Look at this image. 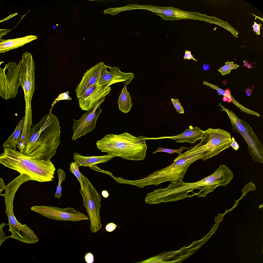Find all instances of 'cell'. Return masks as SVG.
<instances>
[{
  "label": "cell",
  "mask_w": 263,
  "mask_h": 263,
  "mask_svg": "<svg viewBox=\"0 0 263 263\" xmlns=\"http://www.w3.org/2000/svg\"><path fill=\"white\" fill-rule=\"evenodd\" d=\"M60 132L57 116L52 113L46 115L32 128L28 143L22 153L34 159L50 160L61 143Z\"/></svg>",
  "instance_id": "cell-1"
},
{
  "label": "cell",
  "mask_w": 263,
  "mask_h": 263,
  "mask_svg": "<svg viewBox=\"0 0 263 263\" xmlns=\"http://www.w3.org/2000/svg\"><path fill=\"white\" fill-rule=\"evenodd\" d=\"M0 163L20 174H26L32 180L43 182L52 181L54 178L56 169L50 160L34 159L10 148H4Z\"/></svg>",
  "instance_id": "cell-2"
},
{
  "label": "cell",
  "mask_w": 263,
  "mask_h": 263,
  "mask_svg": "<svg viewBox=\"0 0 263 263\" xmlns=\"http://www.w3.org/2000/svg\"><path fill=\"white\" fill-rule=\"evenodd\" d=\"M96 144L102 152L134 161L144 159L147 148L144 136L137 137L127 132L119 135H106L97 141Z\"/></svg>",
  "instance_id": "cell-3"
},
{
  "label": "cell",
  "mask_w": 263,
  "mask_h": 263,
  "mask_svg": "<svg viewBox=\"0 0 263 263\" xmlns=\"http://www.w3.org/2000/svg\"><path fill=\"white\" fill-rule=\"evenodd\" d=\"M204 156L203 154L190 156L179 155L170 165L140 179V185L144 187L149 185L156 186L166 182H172L183 181L190 166L198 159H203Z\"/></svg>",
  "instance_id": "cell-4"
},
{
  "label": "cell",
  "mask_w": 263,
  "mask_h": 263,
  "mask_svg": "<svg viewBox=\"0 0 263 263\" xmlns=\"http://www.w3.org/2000/svg\"><path fill=\"white\" fill-rule=\"evenodd\" d=\"M200 142L182 155L190 156L203 154V161L219 154L231 146L230 134L223 129L209 128L205 131Z\"/></svg>",
  "instance_id": "cell-5"
},
{
  "label": "cell",
  "mask_w": 263,
  "mask_h": 263,
  "mask_svg": "<svg viewBox=\"0 0 263 263\" xmlns=\"http://www.w3.org/2000/svg\"><path fill=\"white\" fill-rule=\"evenodd\" d=\"M80 175L81 189L79 192L90 220V230L95 233L102 228L100 215L101 198L88 179L81 173Z\"/></svg>",
  "instance_id": "cell-6"
},
{
  "label": "cell",
  "mask_w": 263,
  "mask_h": 263,
  "mask_svg": "<svg viewBox=\"0 0 263 263\" xmlns=\"http://www.w3.org/2000/svg\"><path fill=\"white\" fill-rule=\"evenodd\" d=\"M220 105L222 108V110L227 114L233 131L240 134L246 142L249 153L254 161L263 163V146L252 129L247 123L237 117L231 110L220 104Z\"/></svg>",
  "instance_id": "cell-7"
},
{
  "label": "cell",
  "mask_w": 263,
  "mask_h": 263,
  "mask_svg": "<svg viewBox=\"0 0 263 263\" xmlns=\"http://www.w3.org/2000/svg\"><path fill=\"white\" fill-rule=\"evenodd\" d=\"M23 69L22 61H11L0 68V96L7 100L16 96L20 86Z\"/></svg>",
  "instance_id": "cell-8"
},
{
  "label": "cell",
  "mask_w": 263,
  "mask_h": 263,
  "mask_svg": "<svg viewBox=\"0 0 263 263\" xmlns=\"http://www.w3.org/2000/svg\"><path fill=\"white\" fill-rule=\"evenodd\" d=\"M23 71L20 86L23 88L25 102V110H32L31 101L35 89V65L32 54L25 52L21 60Z\"/></svg>",
  "instance_id": "cell-9"
},
{
  "label": "cell",
  "mask_w": 263,
  "mask_h": 263,
  "mask_svg": "<svg viewBox=\"0 0 263 263\" xmlns=\"http://www.w3.org/2000/svg\"><path fill=\"white\" fill-rule=\"evenodd\" d=\"M31 210L42 216L56 221L76 222L89 220L84 213L70 207L61 208L50 206H34L31 207Z\"/></svg>",
  "instance_id": "cell-10"
},
{
  "label": "cell",
  "mask_w": 263,
  "mask_h": 263,
  "mask_svg": "<svg viewBox=\"0 0 263 263\" xmlns=\"http://www.w3.org/2000/svg\"><path fill=\"white\" fill-rule=\"evenodd\" d=\"M143 8L148 9L160 16L163 20L174 21L182 19L199 20L208 22L209 17L199 12L183 11L172 7L144 6Z\"/></svg>",
  "instance_id": "cell-11"
},
{
  "label": "cell",
  "mask_w": 263,
  "mask_h": 263,
  "mask_svg": "<svg viewBox=\"0 0 263 263\" xmlns=\"http://www.w3.org/2000/svg\"><path fill=\"white\" fill-rule=\"evenodd\" d=\"M105 97L102 98L93 109L83 114L77 120H74L72 127L73 132L72 139L74 140L92 131L95 127L98 118L102 112L100 107L104 101Z\"/></svg>",
  "instance_id": "cell-12"
},
{
  "label": "cell",
  "mask_w": 263,
  "mask_h": 263,
  "mask_svg": "<svg viewBox=\"0 0 263 263\" xmlns=\"http://www.w3.org/2000/svg\"><path fill=\"white\" fill-rule=\"evenodd\" d=\"M134 75L132 73L122 72L118 67H109L105 64L101 71L99 83L104 88L119 82H123L126 86L132 81Z\"/></svg>",
  "instance_id": "cell-13"
},
{
  "label": "cell",
  "mask_w": 263,
  "mask_h": 263,
  "mask_svg": "<svg viewBox=\"0 0 263 263\" xmlns=\"http://www.w3.org/2000/svg\"><path fill=\"white\" fill-rule=\"evenodd\" d=\"M105 64L102 62H99L87 70L84 73L75 89L77 99L80 97L91 86L99 83L101 71Z\"/></svg>",
  "instance_id": "cell-14"
},
{
  "label": "cell",
  "mask_w": 263,
  "mask_h": 263,
  "mask_svg": "<svg viewBox=\"0 0 263 263\" xmlns=\"http://www.w3.org/2000/svg\"><path fill=\"white\" fill-rule=\"evenodd\" d=\"M111 90L110 87H103L86 96L78 98L79 107L83 110L88 111L95 107L99 101L106 97Z\"/></svg>",
  "instance_id": "cell-15"
},
{
  "label": "cell",
  "mask_w": 263,
  "mask_h": 263,
  "mask_svg": "<svg viewBox=\"0 0 263 263\" xmlns=\"http://www.w3.org/2000/svg\"><path fill=\"white\" fill-rule=\"evenodd\" d=\"M204 132L205 131L202 130L199 127L195 126L193 127L191 126L189 129H186L183 133L176 136L149 138V139L168 138L175 140L177 143L188 142L191 144H195L196 141L202 139Z\"/></svg>",
  "instance_id": "cell-16"
},
{
  "label": "cell",
  "mask_w": 263,
  "mask_h": 263,
  "mask_svg": "<svg viewBox=\"0 0 263 263\" xmlns=\"http://www.w3.org/2000/svg\"><path fill=\"white\" fill-rule=\"evenodd\" d=\"M30 180L32 179L28 175L20 174L6 186L5 193L1 195L5 198L6 206H13L14 195L18 189L23 183Z\"/></svg>",
  "instance_id": "cell-17"
},
{
  "label": "cell",
  "mask_w": 263,
  "mask_h": 263,
  "mask_svg": "<svg viewBox=\"0 0 263 263\" xmlns=\"http://www.w3.org/2000/svg\"><path fill=\"white\" fill-rule=\"evenodd\" d=\"M118 157L117 155L109 154L98 156H82L77 153H74L73 158L79 166L91 167L97 164L105 163L111 160L112 158Z\"/></svg>",
  "instance_id": "cell-18"
},
{
  "label": "cell",
  "mask_w": 263,
  "mask_h": 263,
  "mask_svg": "<svg viewBox=\"0 0 263 263\" xmlns=\"http://www.w3.org/2000/svg\"><path fill=\"white\" fill-rule=\"evenodd\" d=\"M37 38L36 36L28 35L25 37L13 39H0V53H4L11 50L22 46L25 44Z\"/></svg>",
  "instance_id": "cell-19"
},
{
  "label": "cell",
  "mask_w": 263,
  "mask_h": 263,
  "mask_svg": "<svg viewBox=\"0 0 263 263\" xmlns=\"http://www.w3.org/2000/svg\"><path fill=\"white\" fill-rule=\"evenodd\" d=\"M24 119V116L18 123L13 134L3 144L2 147L4 148H10L16 150L17 148Z\"/></svg>",
  "instance_id": "cell-20"
},
{
  "label": "cell",
  "mask_w": 263,
  "mask_h": 263,
  "mask_svg": "<svg viewBox=\"0 0 263 263\" xmlns=\"http://www.w3.org/2000/svg\"><path fill=\"white\" fill-rule=\"evenodd\" d=\"M118 102L119 110L127 113L130 110L132 106V99L129 93L127 91L126 86H125L119 97Z\"/></svg>",
  "instance_id": "cell-21"
},
{
  "label": "cell",
  "mask_w": 263,
  "mask_h": 263,
  "mask_svg": "<svg viewBox=\"0 0 263 263\" xmlns=\"http://www.w3.org/2000/svg\"><path fill=\"white\" fill-rule=\"evenodd\" d=\"M57 172L58 175L59 181L55 193V197L59 199L60 198L62 195L61 183L62 181L65 179L66 174L63 170L61 168L58 169L57 170Z\"/></svg>",
  "instance_id": "cell-22"
},
{
  "label": "cell",
  "mask_w": 263,
  "mask_h": 263,
  "mask_svg": "<svg viewBox=\"0 0 263 263\" xmlns=\"http://www.w3.org/2000/svg\"><path fill=\"white\" fill-rule=\"evenodd\" d=\"M239 66L237 64H234V62L227 61L225 63L224 66L221 67L218 70L222 75L224 76L229 73L231 70L236 69Z\"/></svg>",
  "instance_id": "cell-23"
},
{
  "label": "cell",
  "mask_w": 263,
  "mask_h": 263,
  "mask_svg": "<svg viewBox=\"0 0 263 263\" xmlns=\"http://www.w3.org/2000/svg\"><path fill=\"white\" fill-rule=\"evenodd\" d=\"M203 83L204 84L218 91V93L219 94L224 95L227 97L228 98L230 99L231 100V101H232L233 103L237 106L239 105V103H238L234 99H233V98H232L233 97L231 96V95H229L227 93L225 92V90L219 88L215 85H213L205 81H204Z\"/></svg>",
  "instance_id": "cell-24"
},
{
  "label": "cell",
  "mask_w": 263,
  "mask_h": 263,
  "mask_svg": "<svg viewBox=\"0 0 263 263\" xmlns=\"http://www.w3.org/2000/svg\"><path fill=\"white\" fill-rule=\"evenodd\" d=\"M192 147H186L184 146H182L180 148L178 149H166L164 148H162L161 147H159L158 148L156 151L153 152V154H154L156 153L160 152H163L168 153L171 154L174 153H176L178 154V155H179L182 154V151L183 150L189 149L192 148Z\"/></svg>",
  "instance_id": "cell-25"
},
{
  "label": "cell",
  "mask_w": 263,
  "mask_h": 263,
  "mask_svg": "<svg viewBox=\"0 0 263 263\" xmlns=\"http://www.w3.org/2000/svg\"><path fill=\"white\" fill-rule=\"evenodd\" d=\"M79 166L75 162L70 164V171L77 178L80 184H81V173L79 170Z\"/></svg>",
  "instance_id": "cell-26"
},
{
  "label": "cell",
  "mask_w": 263,
  "mask_h": 263,
  "mask_svg": "<svg viewBox=\"0 0 263 263\" xmlns=\"http://www.w3.org/2000/svg\"><path fill=\"white\" fill-rule=\"evenodd\" d=\"M69 92L68 91L60 94L58 97L55 99V100L53 102L51 105V108L50 109L49 113H51V110L52 108L54 105L58 101L62 100H71V98L69 96Z\"/></svg>",
  "instance_id": "cell-27"
},
{
  "label": "cell",
  "mask_w": 263,
  "mask_h": 263,
  "mask_svg": "<svg viewBox=\"0 0 263 263\" xmlns=\"http://www.w3.org/2000/svg\"><path fill=\"white\" fill-rule=\"evenodd\" d=\"M171 100L172 102L174 105V108L176 109V112H178L179 114H184V109L179 99L171 98Z\"/></svg>",
  "instance_id": "cell-28"
},
{
  "label": "cell",
  "mask_w": 263,
  "mask_h": 263,
  "mask_svg": "<svg viewBox=\"0 0 263 263\" xmlns=\"http://www.w3.org/2000/svg\"><path fill=\"white\" fill-rule=\"evenodd\" d=\"M256 189V186L252 182H249L245 186L242 190V191L243 193L242 198H243L244 196L246 195L247 193L249 191H255V190Z\"/></svg>",
  "instance_id": "cell-29"
},
{
  "label": "cell",
  "mask_w": 263,
  "mask_h": 263,
  "mask_svg": "<svg viewBox=\"0 0 263 263\" xmlns=\"http://www.w3.org/2000/svg\"><path fill=\"white\" fill-rule=\"evenodd\" d=\"M6 225L5 223H3L1 224L0 226V246H1L3 242L6 239L8 238H10V236L8 237H6L4 234L3 232V229L4 226Z\"/></svg>",
  "instance_id": "cell-30"
},
{
  "label": "cell",
  "mask_w": 263,
  "mask_h": 263,
  "mask_svg": "<svg viewBox=\"0 0 263 263\" xmlns=\"http://www.w3.org/2000/svg\"><path fill=\"white\" fill-rule=\"evenodd\" d=\"M84 259L87 263H92L94 261L93 255L91 252L87 253L84 256Z\"/></svg>",
  "instance_id": "cell-31"
},
{
  "label": "cell",
  "mask_w": 263,
  "mask_h": 263,
  "mask_svg": "<svg viewBox=\"0 0 263 263\" xmlns=\"http://www.w3.org/2000/svg\"><path fill=\"white\" fill-rule=\"evenodd\" d=\"M116 227L117 225L115 224L112 223H110L106 225L105 227V229L107 231L110 232L114 231L116 229Z\"/></svg>",
  "instance_id": "cell-32"
},
{
  "label": "cell",
  "mask_w": 263,
  "mask_h": 263,
  "mask_svg": "<svg viewBox=\"0 0 263 263\" xmlns=\"http://www.w3.org/2000/svg\"><path fill=\"white\" fill-rule=\"evenodd\" d=\"M184 59H192L194 61H197V60L193 58V56L192 55L191 53V51L188 50H185L184 56L183 57Z\"/></svg>",
  "instance_id": "cell-33"
},
{
  "label": "cell",
  "mask_w": 263,
  "mask_h": 263,
  "mask_svg": "<svg viewBox=\"0 0 263 263\" xmlns=\"http://www.w3.org/2000/svg\"><path fill=\"white\" fill-rule=\"evenodd\" d=\"M254 22V25H252V27L253 28V31H255L257 34L260 35V28L262 24H258L256 22Z\"/></svg>",
  "instance_id": "cell-34"
},
{
  "label": "cell",
  "mask_w": 263,
  "mask_h": 263,
  "mask_svg": "<svg viewBox=\"0 0 263 263\" xmlns=\"http://www.w3.org/2000/svg\"><path fill=\"white\" fill-rule=\"evenodd\" d=\"M231 146L235 151H237L239 149V146L235 140V139L233 137L231 138Z\"/></svg>",
  "instance_id": "cell-35"
},
{
  "label": "cell",
  "mask_w": 263,
  "mask_h": 263,
  "mask_svg": "<svg viewBox=\"0 0 263 263\" xmlns=\"http://www.w3.org/2000/svg\"><path fill=\"white\" fill-rule=\"evenodd\" d=\"M6 186L4 183V182L3 179L1 178H0V195H1V192L4 190L5 189Z\"/></svg>",
  "instance_id": "cell-36"
},
{
  "label": "cell",
  "mask_w": 263,
  "mask_h": 263,
  "mask_svg": "<svg viewBox=\"0 0 263 263\" xmlns=\"http://www.w3.org/2000/svg\"><path fill=\"white\" fill-rule=\"evenodd\" d=\"M101 194L103 197L105 198H107L109 195L108 192L105 190L102 191Z\"/></svg>",
  "instance_id": "cell-37"
},
{
  "label": "cell",
  "mask_w": 263,
  "mask_h": 263,
  "mask_svg": "<svg viewBox=\"0 0 263 263\" xmlns=\"http://www.w3.org/2000/svg\"><path fill=\"white\" fill-rule=\"evenodd\" d=\"M203 68L204 70H207L210 68V66L209 64L207 63H205L203 64Z\"/></svg>",
  "instance_id": "cell-38"
},
{
  "label": "cell",
  "mask_w": 263,
  "mask_h": 263,
  "mask_svg": "<svg viewBox=\"0 0 263 263\" xmlns=\"http://www.w3.org/2000/svg\"><path fill=\"white\" fill-rule=\"evenodd\" d=\"M226 92L229 95H231L230 91L228 89H226L225 90Z\"/></svg>",
  "instance_id": "cell-39"
},
{
  "label": "cell",
  "mask_w": 263,
  "mask_h": 263,
  "mask_svg": "<svg viewBox=\"0 0 263 263\" xmlns=\"http://www.w3.org/2000/svg\"><path fill=\"white\" fill-rule=\"evenodd\" d=\"M228 98L227 97L225 96H224L223 98V101L224 102H226Z\"/></svg>",
  "instance_id": "cell-40"
},
{
  "label": "cell",
  "mask_w": 263,
  "mask_h": 263,
  "mask_svg": "<svg viewBox=\"0 0 263 263\" xmlns=\"http://www.w3.org/2000/svg\"><path fill=\"white\" fill-rule=\"evenodd\" d=\"M227 101L229 103H230L231 101V100L229 98H228Z\"/></svg>",
  "instance_id": "cell-41"
},
{
  "label": "cell",
  "mask_w": 263,
  "mask_h": 263,
  "mask_svg": "<svg viewBox=\"0 0 263 263\" xmlns=\"http://www.w3.org/2000/svg\"><path fill=\"white\" fill-rule=\"evenodd\" d=\"M247 96H250L251 95L250 93H247Z\"/></svg>",
  "instance_id": "cell-42"
}]
</instances>
